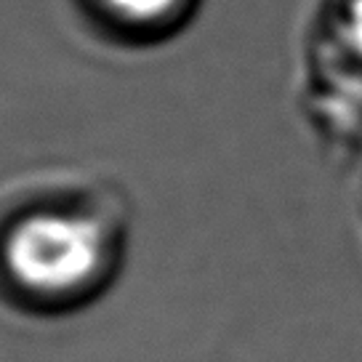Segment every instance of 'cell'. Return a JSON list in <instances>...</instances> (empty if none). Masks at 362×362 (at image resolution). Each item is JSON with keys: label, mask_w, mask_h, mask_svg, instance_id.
I'll return each instance as SVG.
<instances>
[{"label": "cell", "mask_w": 362, "mask_h": 362, "mask_svg": "<svg viewBox=\"0 0 362 362\" xmlns=\"http://www.w3.org/2000/svg\"><path fill=\"white\" fill-rule=\"evenodd\" d=\"M110 243L93 218L35 214L3 243V267L22 293L40 301H69L96 291L110 264Z\"/></svg>", "instance_id": "6da1fadb"}, {"label": "cell", "mask_w": 362, "mask_h": 362, "mask_svg": "<svg viewBox=\"0 0 362 362\" xmlns=\"http://www.w3.org/2000/svg\"><path fill=\"white\" fill-rule=\"evenodd\" d=\"M107 6L125 19L149 22V19H158L163 13H168L176 6V0H107Z\"/></svg>", "instance_id": "7a4b0ae2"}, {"label": "cell", "mask_w": 362, "mask_h": 362, "mask_svg": "<svg viewBox=\"0 0 362 362\" xmlns=\"http://www.w3.org/2000/svg\"><path fill=\"white\" fill-rule=\"evenodd\" d=\"M346 37L362 54V0H351L346 8Z\"/></svg>", "instance_id": "3957f363"}]
</instances>
